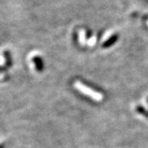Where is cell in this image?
Wrapping results in <instances>:
<instances>
[{"instance_id":"obj_2","label":"cell","mask_w":148,"mask_h":148,"mask_svg":"<svg viewBox=\"0 0 148 148\" xmlns=\"http://www.w3.org/2000/svg\"><path fill=\"white\" fill-rule=\"evenodd\" d=\"M118 37H119V36L118 35H113L112 36H110L107 40H106V42L103 44V45H102V47L104 48H109L110 47V46H112L114 44H115L116 43V41L118 40Z\"/></svg>"},{"instance_id":"obj_4","label":"cell","mask_w":148,"mask_h":148,"mask_svg":"<svg viewBox=\"0 0 148 148\" xmlns=\"http://www.w3.org/2000/svg\"><path fill=\"white\" fill-rule=\"evenodd\" d=\"M137 110H138L140 114H143V115H145L146 117H148V113L147 112V111L145 110L144 109H143L142 106H138V107H137Z\"/></svg>"},{"instance_id":"obj_3","label":"cell","mask_w":148,"mask_h":148,"mask_svg":"<svg viewBox=\"0 0 148 148\" xmlns=\"http://www.w3.org/2000/svg\"><path fill=\"white\" fill-rule=\"evenodd\" d=\"M33 61L36 64V67L38 71H41L43 69V63L40 57H35L33 58Z\"/></svg>"},{"instance_id":"obj_1","label":"cell","mask_w":148,"mask_h":148,"mask_svg":"<svg viewBox=\"0 0 148 148\" xmlns=\"http://www.w3.org/2000/svg\"><path fill=\"white\" fill-rule=\"evenodd\" d=\"M75 87L77 89L80 91H82L83 94L85 95H88V96H90V98H92L93 100H95L96 101H102V99H103V95H101V93H99V92H97V91H95V90H92V89H90L89 87H87L86 86H85L84 84H82V82H80L79 81H77L76 82H75Z\"/></svg>"}]
</instances>
